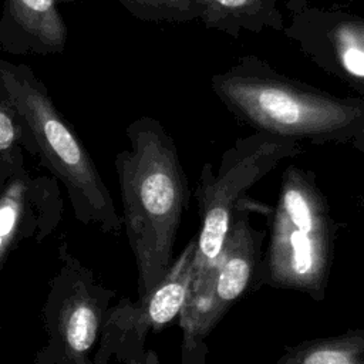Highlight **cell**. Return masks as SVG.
<instances>
[{"instance_id":"6da1fadb","label":"cell","mask_w":364,"mask_h":364,"mask_svg":"<svg viewBox=\"0 0 364 364\" xmlns=\"http://www.w3.org/2000/svg\"><path fill=\"white\" fill-rule=\"evenodd\" d=\"M125 134L129 148L115 155L114 165L139 297L158 284L172 262L188 183L176 145L158 119L139 117Z\"/></svg>"},{"instance_id":"7a4b0ae2","label":"cell","mask_w":364,"mask_h":364,"mask_svg":"<svg viewBox=\"0 0 364 364\" xmlns=\"http://www.w3.org/2000/svg\"><path fill=\"white\" fill-rule=\"evenodd\" d=\"M230 114L256 131L310 141L347 144L364 129V98L338 97L287 77L256 55H243L210 78Z\"/></svg>"},{"instance_id":"3957f363","label":"cell","mask_w":364,"mask_h":364,"mask_svg":"<svg viewBox=\"0 0 364 364\" xmlns=\"http://www.w3.org/2000/svg\"><path fill=\"white\" fill-rule=\"evenodd\" d=\"M0 98L26 122L37 159L65 188L74 218L104 233H118L122 218L109 189L81 138L58 111L33 68L0 57Z\"/></svg>"},{"instance_id":"277c9868","label":"cell","mask_w":364,"mask_h":364,"mask_svg":"<svg viewBox=\"0 0 364 364\" xmlns=\"http://www.w3.org/2000/svg\"><path fill=\"white\" fill-rule=\"evenodd\" d=\"M336 223L314 173L290 165L282 175L270 239L256 284L323 300L334 255Z\"/></svg>"},{"instance_id":"5b68a950","label":"cell","mask_w":364,"mask_h":364,"mask_svg":"<svg viewBox=\"0 0 364 364\" xmlns=\"http://www.w3.org/2000/svg\"><path fill=\"white\" fill-rule=\"evenodd\" d=\"M303 151L300 141L256 131L239 138L222 156L218 172L205 164L196 188L199 235L189 286L203 280L222 252L236 205L282 161Z\"/></svg>"},{"instance_id":"8992f818","label":"cell","mask_w":364,"mask_h":364,"mask_svg":"<svg viewBox=\"0 0 364 364\" xmlns=\"http://www.w3.org/2000/svg\"><path fill=\"white\" fill-rule=\"evenodd\" d=\"M58 260L43 304L47 343L37 350L33 363L91 364L90 353L97 348L115 291L95 279L67 240L58 246Z\"/></svg>"},{"instance_id":"52a82bcc","label":"cell","mask_w":364,"mask_h":364,"mask_svg":"<svg viewBox=\"0 0 364 364\" xmlns=\"http://www.w3.org/2000/svg\"><path fill=\"white\" fill-rule=\"evenodd\" d=\"M245 198L236 205L222 252L210 273L189 286L179 311L182 363H205V338L230 307L256 284L264 232L252 226Z\"/></svg>"},{"instance_id":"ba28073f","label":"cell","mask_w":364,"mask_h":364,"mask_svg":"<svg viewBox=\"0 0 364 364\" xmlns=\"http://www.w3.org/2000/svg\"><path fill=\"white\" fill-rule=\"evenodd\" d=\"M195 256L196 237L189 240L176 260L171 262L165 276L146 294L135 301L122 297L109 306L92 364L158 363L156 355L145 348L146 334L162 330L179 316L192 280Z\"/></svg>"},{"instance_id":"9c48e42d","label":"cell","mask_w":364,"mask_h":364,"mask_svg":"<svg viewBox=\"0 0 364 364\" xmlns=\"http://www.w3.org/2000/svg\"><path fill=\"white\" fill-rule=\"evenodd\" d=\"M283 33L310 61L364 98V16L309 4L290 13Z\"/></svg>"},{"instance_id":"30bf717a","label":"cell","mask_w":364,"mask_h":364,"mask_svg":"<svg viewBox=\"0 0 364 364\" xmlns=\"http://www.w3.org/2000/svg\"><path fill=\"white\" fill-rule=\"evenodd\" d=\"M60 182L31 172L24 164L0 185V274L10 255L24 242L41 243L63 216Z\"/></svg>"},{"instance_id":"8fae6325","label":"cell","mask_w":364,"mask_h":364,"mask_svg":"<svg viewBox=\"0 0 364 364\" xmlns=\"http://www.w3.org/2000/svg\"><path fill=\"white\" fill-rule=\"evenodd\" d=\"M75 0H3L0 50L13 55L61 54L68 28L60 13L61 3Z\"/></svg>"},{"instance_id":"7c38bea8","label":"cell","mask_w":364,"mask_h":364,"mask_svg":"<svg viewBox=\"0 0 364 364\" xmlns=\"http://www.w3.org/2000/svg\"><path fill=\"white\" fill-rule=\"evenodd\" d=\"M196 7L206 28L235 38L243 31H283L286 26L277 0H196Z\"/></svg>"},{"instance_id":"4fadbf2b","label":"cell","mask_w":364,"mask_h":364,"mask_svg":"<svg viewBox=\"0 0 364 364\" xmlns=\"http://www.w3.org/2000/svg\"><path fill=\"white\" fill-rule=\"evenodd\" d=\"M277 364H364V328L286 347Z\"/></svg>"},{"instance_id":"5bb4252c","label":"cell","mask_w":364,"mask_h":364,"mask_svg":"<svg viewBox=\"0 0 364 364\" xmlns=\"http://www.w3.org/2000/svg\"><path fill=\"white\" fill-rule=\"evenodd\" d=\"M24 154L37 158L31 132L18 112L0 98V185L24 164Z\"/></svg>"},{"instance_id":"9a60e30c","label":"cell","mask_w":364,"mask_h":364,"mask_svg":"<svg viewBox=\"0 0 364 364\" xmlns=\"http://www.w3.org/2000/svg\"><path fill=\"white\" fill-rule=\"evenodd\" d=\"M131 16L149 23H188L198 20L196 0H115Z\"/></svg>"},{"instance_id":"2e32d148","label":"cell","mask_w":364,"mask_h":364,"mask_svg":"<svg viewBox=\"0 0 364 364\" xmlns=\"http://www.w3.org/2000/svg\"><path fill=\"white\" fill-rule=\"evenodd\" d=\"M347 144L351 145L353 148H355L357 151H360L361 154H364V129H361L353 138H350Z\"/></svg>"},{"instance_id":"e0dca14e","label":"cell","mask_w":364,"mask_h":364,"mask_svg":"<svg viewBox=\"0 0 364 364\" xmlns=\"http://www.w3.org/2000/svg\"><path fill=\"white\" fill-rule=\"evenodd\" d=\"M309 6L307 0H286V7L290 13H297Z\"/></svg>"},{"instance_id":"ac0fdd59","label":"cell","mask_w":364,"mask_h":364,"mask_svg":"<svg viewBox=\"0 0 364 364\" xmlns=\"http://www.w3.org/2000/svg\"><path fill=\"white\" fill-rule=\"evenodd\" d=\"M360 206H361V209H363V212H364V198L360 199Z\"/></svg>"}]
</instances>
